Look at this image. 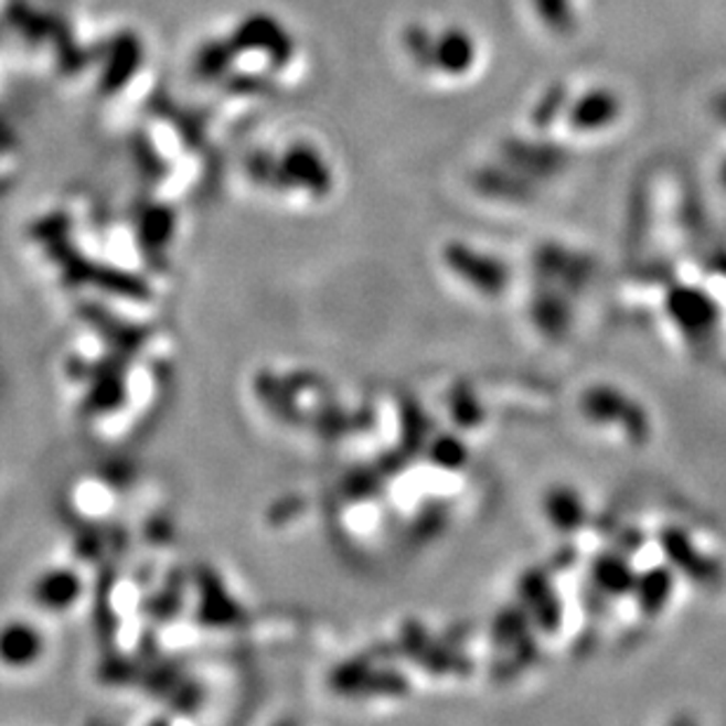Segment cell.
I'll list each match as a JSON object with an SVG mask.
<instances>
[{"instance_id": "6da1fadb", "label": "cell", "mask_w": 726, "mask_h": 726, "mask_svg": "<svg viewBox=\"0 0 726 726\" xmlns=\"http://www.w3.org/2000/svg\"><path fill=\"white\" fill-rule=\"evenodd\" d=\"M661 547L674 570H680L686 578L703 587H719L726 580L724 566L698 552V547L688 541V535L680 529H665L661 533Z\"/></svg>"}, {"instance_id": "7a4b0ae2", "label": "cell", "mask_w": 726, "mask_h": 726, "mask_svg": "<svg viewBox=\"0 0 726 726\" xmlns=\"http://www.w3.org/2000/svg\"><path fill=\"white\" fill-rule=\"evenodd\" d=\"M519 601L524 604L529 609L535 628L555 634L562 628L564 620V607L562 599L552 587L549 574L545 568H531L526 574L519 578Z\"/></svg>"}, {"instance_id": "3957f363", "label": "cell", "mask_w": 726, "mask_h": 726, "mask_svg": "<svg viewBox=\"0 0 726 726\" xmlns=\"http://www.w3.org/2000/svg\"><path fill=\"white\" fill-rule=\"evenodd\" d=\"M399 649L408 655L410 661L418 663L420 668L435 672V674H465L470 672V661L462 659L460 653L451 651L446 644L435 642L429 632L420 626V622H406L402 628Z\"/></svg>"}, {"instance_id": "277c9868", "label": "cell", "mask_w": 726, "mask_h": 726, "mask_svg": "<svg viewBox=\"0 0 726 726\" xmlns=\"http://www.w3.org/2000/svg\"><path fill=\"white\" fill-rule=\"evenodd\" d=\"M41 651V634L26 622H8L0 630V665L24 670L33 665V661H39Z\"/></svg>"}, {"instance_id": "5b68a950", "label": "cell", "mask_w": 726, "mask_h": 726, "mask_svg": "<svg viewBox=\"0 0 726 726\" xmlns=\"http://www.w3.org/2000/svg\"><path fill=\"white\" fill-rule=\"evenodd\" d=\"M637 574L632 564L620 555V552H604V555L595 557L590 568V580L599 587L601 592L609 597H622L628 592H634Z\"/></svg>"}, {"instance_id": "8992f818", "label": "cell", "mask_w": 726, "mask_h": 726, "mask_svg": "<svg viewBox=\"0 0 726 726\" xmlns=\"http://www.w3.org/2000/svg\"><path fill=\"white\" fill-rule=\"evenodd\" d=\"M672 590H674L672 568L655 566L637 578L634 597H637V604H639V609H642V613L653 618L668 607Z\"/></svg>"}, {"instance_id": "52a82bcc", "label": "cell", "mask_w": 726, "mask_h": 726, "mask_svg": "<svg viewBox=\"0 0 726 726\" xmlns=\"http://www.w3.org/2000/svg\"><path fill=\"white\" fill-rule=\"evenodd\" d=\"M531 613L524 607V604H519V607H508L500 611L493 620V642L500 649H514L516 644H522L526 637H531Z\"/></svg>"}, {"instance_id": "ba28073f", "label": "cell", "mask_w": 726, "mask_h": 726, "mask_svg": "<svg viewBox=\"0 0 726 726\" xmlns=\"http://www.w3.org/2000/svg\"><path fill=\"white\" fill-rule=\"evenodd\" d=\"M472 39L462 29H446L437 39L435 50H431V57H437V62L448 72H462L472 62Z\"/></svg>"}, {"instance_id": "9c48e42d", "label": "cell", "mask_w": 726, "mask_h": 726, "mask_svg": "<svg viewBox=\"0 0 726 726\" xmlns=\"http://www.w3.org/2000/svg\"><path fill=\"white\" fill-rule=\"evenodd\" d=\"M408 680L396 670H369L350 696H404Z\"/></svg>"}, {"instance_id": "30bf717a", "label": "cell", "mask_w": 726, "mask_h": 726, "mask_svg": "<svg viewBox=\"0 0 726 726\" xmlns=\"http://www.w3.org/2000/svg\"><path fill=\"white\" fill-rule=\"evenodd\" d=\"M547 514L552 519V524L564 533H574L576 529H580L583 519H585V512H583V505L578 503V498L568 491H559V493L549 495Z\"/></svg>"}, {"instance_id": "8fae6325", "label": "cell", "mask_w": 726, "mask_h": 726, "mask_svg": "<svg viewBox=\"0 0 726 726\" xmlns=\"http://www.w3.org/2000/svg\"><path fill=\"white\" fill-rule=\"evenodd\" d=\"M533 8L549 29L568 31L574 26V8H570V0H533Z\"/></svg>"}, {"instance_id": "7c38bea8", "label": "cell", "mask_w": 726, "mask_h": 726, "mask_svg": "<svg viewBox=\"0 0 726 726\" xmlns=\"http://www.w3.org/2000/svg\"><path fill=\"white\" fill-rule=\"evenodd\" d=\"M668 726H698V722H696L694 717H691V715L682 713V715H677V717H672V722H670Z\"/></svg>"}, {"instance_id": "4fadbf2b", "label": "cell", "mask_w": 726, "mask_h": 726, "mask_svg": "<svg viewBox=\"0 0 726 726\" xmlns=\"http://www.w3.org/2000/svg\"><path fill=\"white\" fill-rule=\"evenodd\" d=\"M276 726H298L296 722H281V724H276Z\"/></svg>"}]
</instances>
